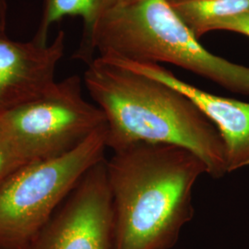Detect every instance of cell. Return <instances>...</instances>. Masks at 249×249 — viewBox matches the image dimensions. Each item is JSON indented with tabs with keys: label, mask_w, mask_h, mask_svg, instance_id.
Segmentation results:
<instances>
[{
	"label": "cell",
	"mask_w": 249,
	"mask_h": 249,
	"mask_svg": "<svg viewBox=\"0 0 249 249\" xmlns=\"http://www.w3.org/2000/svg\"><path fill=\"white\" fill-rule=\"evenodd\" d=\"M8 19V3L7 0H0V32L6 34Z\"/></svg>",
	"instance_id": "obj_14"
},
{
	"label": "cell",
	"mask_w": 249,
	"mask_h": 249,
	"mask_svg": "<svg viewBox=\"0 0 249 249\" xmlns=\"http://www.w3.org/2000/svg\"><path fill=\"white\" fill-rule=\"evenodd\" d=\"M0 123L26 164L60 157L107 125L97 106L86 101L77 75L43 95L0 114Z\"/></svg>",
	"instance_id": "obj_5"
},
{
	"label": "cell",
	"mask_w": 249,
	"mask_h": 249,
	"mask_svg": "<svg viewBox=\"0 0 249 249\" xmlns=\"http://www.w3.org/2000/svg\"><path fill=\"white\" fill-rule=\"evenodd\" d=\"M167 63L249 96V68L211 53L165 0H124L99 17L74 59Z\"/></svg>",
	"instance_id": "obj_3"
},
{
	"label": "cell",
	"mask_w": 249,
	"mask_h": 249,
	"mask_svg": "<svg viewBox=\"0 0 249 249\" xmlns=\"http://www.w3.org/2000/svg\"><path fill=\"white\" fill-rule=\"evenodd\" d=\"M65 50V33L40 46L16 42L0 32V114L43 95L55 83L54 71Z\"/></svg>",
	"instance_id": "obj_7"
},
{
	"label": "cell",
	"mask_w": 249,
	"mask_h": 249,
	"mask_svg": "<svg viewBox=\"0 0 249 249\" xmlns=\"http://www.w3.org/2000/svg\"><path fill=\"white\" fill-rule=\"evenodd\" d=\"M83 81L106 116L107 148L118 151L138 142L178 145L203 160L212 178L228 173L218 129L180 90L102 57L88 64Z\"/></svg>",
	"instance_id": "obj_2"
},
{
	"label": "cell",
	"mask_w": 249,
	"mask_h": 249,
	"mask_svg": "<svg viewBox=\"0 0 249 249\" xmlns=\"http://www.w3.org/2000/svg\"><path fill=\"white\" fill-rule=\"evenodd\" d=\"M107 125L60 157L31 162L0 186V249H32L82 177L106 159Z\"/></svg>",
	"instance_id": "obj_4"
},
{
	"label": "cell",
	"mask_w": 249,
	"mask_h": 249,
	"mask_svg": "<svg viewBox=\"0 0 249 249\" xmlns=\"http://www.w3.org/2000/svg\"><path fill=\"white\" fill-rule=\"evenodd\" d=\"M165 1H166V2H168V3H173V2H178V1H183V0H165Z\"/></svg>",
	"instance_id": "obj_15"
},
{
	"label": "cell",
	"mask_w": 249,
	"mask_h": 249,
	"mask_svg": "<svg viewBox=\"0 0 249 249\" xmlns=\"http://www.w3.org/2000/svg\"><path fill=\"white\" fill-rule=\"evenodd\" d=\"M124 0H98L97 2V9H96V17H95V21L96 19L104 13L107 11L108 9H112L116 7V5L120 4ZM94 21V23H95ZM90 32V31H89ZM89 35V34H88ZM87 35V36H88ZM83 38V37H82Z\"/></svg>",
	"instance_id": "obj_13"
},
{
	"label": "cell",
	"mask_w": 249,
	"mask_h": 249,
	"mask_svg": "<svg viewBox=\"0 0 249 249\" xmlns=\"http://www.w3.org/2000/svg\"><path fill=\"white\" fill-rule=\"evenodd\" d=\"M169 4L197 39L214 21L249 10V0H183Z\"/></svg>",
	"instance_id": "obj_9"
},
{
	"label": "cell",
	"mask_w": 249,
	"mask_h": 249,
	"mask_svg": "<svg viewBox=\"0 0 249 249\" xmlns=\"http://www.w3.org/2000/svg\"><path fill=\"white\" fill-rule=\"evenodd\" d=\"M26 163L19 156L0 123V186Z\"/></svg>",
	"instance_id": "obj_11"
},
{
	"label": "cell",
	"mask_w": 249,
	"mask_h": 249,
	"mask_svg": "<svg viewBox=\"0 0 249 249\" xmlns=\"http://www.w3.org/2000/svg\"><path fill=\"white\" fill-rule=\"evenodd\" d=\"M212 31H227L249 37V10L235 16L220 18L214 21L208 27L207 33Z\"/></svg>",
	"instance_id": "obj_12"
},
{
	"label": "cell",
	"mask_w": 249,
	"mask_h": 249,
	"mask_svg": "<svg viewBox=\"0 0 249 249\" xmlns=\"http://www.w3.org/2000/svg\"><path fill=\"white\" fill-rule=\"evenodd\" d=\"M107 160L116 249H170L194 217L193 189L208 175L184 147L147 142L113 151Z\"/></svg>",
	"instance_id": "obj_1"
},
{
	"label": "cell",
	"mask_w": 249,
	"mask_h": 249,
	"mask_svg": "<svg viewBox=\"0 0 249 249\" xmlns=\"http://www.w3.org/2000/svg\"><path fill=\"white\" fill-rule=\"evenodd\" d=\"M32 249H116L107 159L82 177Z\"/></svg>",
	"instance_id": "obj_6"
},
{
	"label": "cell",
	"mask_w": 249,
	"mask_h": 249,
	"mask_svg": "<svg viewBox=\"0 0 249 249\" xmlns=\"http://www.w3.org/2000/svg\"><path fill=\"white\" fill-rule=\"evenodd\" d=\"M97 2L98 0H44L42 18L33 41L40 46H46L50 28L68 16L82 18V37L87 36L95 21Z\"/></svg>",
	"instance_id": "obj_10"
},
{
	"label": "cell",
	"mask_w": 249,
	"mask_h": 249,
	"mask_svg": "<svg viewBox=\"0 0 249 249\" xmlns=\"http://www.w3.org/2000/svg\"><path fill=\"white\" fill-rule=\"evenodd\" d=\"M180 90L192 100L218 129L223 140L228 173L249 165V103L210 93L178 79L159 64L104 58Z\"/></svg>",
	"instance_id": "obj_8"
}]
</instances>
